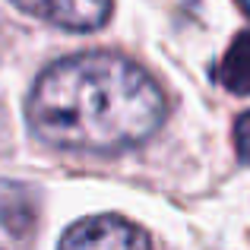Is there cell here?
Wrapping results in <instances>:
<instances>
[{
  "label": "cell",
  "mask_w": 250,
  "mask_h": 250,
  "mask_svg": "<svg viewBox=\"0 0 250 250\" xmlns=\"http://www.w3.org/2000/svg\"><path fill=\"white\" fill-rule=\"evenodd\" d=\"M168 117L162 85L117 51L61 57L35 80L25 102L32 133L51 149L114 155L159 133Z\"/></svg>",
  "instance_id": "1"
},
{
  "label": "cell",
  "mask_w": 250,
  "mask_h": 250,
  "mask_svg": "<svg viewBox=\"0 0 250 250\" xmlns=\"http://www.w3.org/2000/svg\"><path fill=\"white\" fill-rule=\"evenodd\" d=\"M152 238L124 215H92L70 225L61 238L67 250H133L149 247Z\"/></svg>",
  "instance_id": "2"
},
{
  "label": "cell",
  "mask_w": 250,
  "mask_h": 250,
  "mask_svg": "<svg viewBox=\"0 0 250 250\" xmlns=\"http://www.w3.org/2000/svg\"><path fill=\"white\" fill-rule=\"evenodd\" d=\"M22 13L70 32H95L108 22L114 3L111 0H10Z\"/></svg>",
  "instance_id": "3"
},
{
  "label": "cell",
  "mask_w": 250,
  "mask_h": 250,
  "mask_svg": "<svg viewBox=\"0 0 250 250\" xmlns=\"http://www.w3.org/2000/svg\"><path fill=\"white\" fill-rule=\"evenodd\" d=\"M38 231V203L35 193L22 184L0 181V250L29 247Z\"/></svg>",
  "instance_id": "4"
},
{
  "label": "cell",
  "mask_w": 250,
  "mask_h": 250,
  "mask_svg": "<svg viewBox=\"0 0 250 250\" xmlns=\"http://www.w3.org/2000/svg\"><path fill=\"white\" fill-rule=\"evenodd\" d=\"M219 80L234 95H250V29L231 38L219 67Z\"/></svg>",
  "instance_id": "5"
},
{
  "label": "cell",
  "mask_w": 250,
  "mask_h": 250,
  "mask_svg": "<svg viewBox=\"0 0 250 250\" xmlns=\"http://www.w3.org/2000/svg\"><path fill=\"white\" fill-rule=\"evenodd\" d=\"M234 149H238V159L250 165V111H244L234 124Z\"/></svg>",
  "instance_id": "6"
}]
</instances>
